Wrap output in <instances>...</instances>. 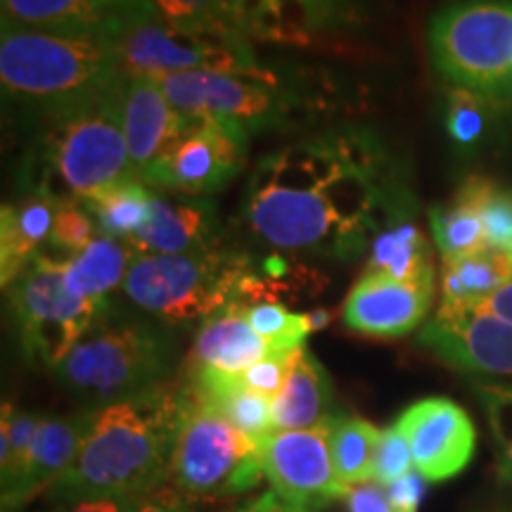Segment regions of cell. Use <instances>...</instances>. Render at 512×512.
I'll return each instance as SVG.
<instances>
[{
  "mask_svg": "<svg viewBox=\"0 0 512 512\" xmlns=\"http://www.w3.org/2000/svg\"><path fill=\"white\" fill-rule=\"evenodd\" d=\"M472 389L489 420L498 479L512 494V384L475 382Z\"/></svg>",
  "mask_w": 512,
  "mask_h": 512,
  "instance_id": "836d02e7",
  "label": "cell"
},
{
  "mask_svg": "<svg viewBox=\"0 0 512 512\" xmlns=\"http://www.w3.org/2000/svg\"><path fill=\"white\" fill-rule=\"evenodd\" d=\"M418 344L463 373L512 377V323L494 313H437L420 330Z\"/></svg>",
  "mask_w": 512,
  "mask_h": 512,
  "instance_id": "9a60e30c",
  "label": "cell"
},
{
  "mask_svg": "<svg viewBox=\"0 0 512 512\" xmlns=\"http://www.w3.org/2000/svg\"><path fill=\"white\" fill-rule=\"evenodd\" d=\"M299 349L294 354H285V356H266L264 361L254 363L249 366L245 373H240L242 382L247 387H252L254 392L268 396V399H275L280 392H283L287 375H290L294 358H297Z\"/></svg>",
  "mask_w": 512,
  "mask_h": 512,
  "instance_id": "ab89813d",
  "label": "cell"
},
{
  "mask_svg": "<svg viewBox=\"0 0 512 512\" xmlns=\"http://www.w3.org/2000/svg\"><path fill=\"white\" fill-rule=\"evenodd\" d=\"M152 197L155 195L143 181H128L102 192V195L86 204L93 211L95 221H98L100 233L128 240L150 219Z\"/></svg>",
  "mask_w": 512,
  "mask_h": 512,
  "instance_id": "1f68e13d",
  "label": "cell"
},
{
  "mask_svg": "<svg viewBox=\"0 0 512 512\" xmlns=\"http://www.w3.org/2000/svg\"><path fill=\"white\" fill-rule=\"evenodd\" d=\"M159 15L176 29L197 31V34H226L233 29L223 15L219 0H155ZM240 34V31H238Z\"/></svg>",
  "mask_w": 512,
  "mask_h": 512,
  "instance_id": "d590c367",
  "label": "cell"
},
{
  "mask_svg": "<svg viewBox=\"0 0 512 512\" xmlns=\"http://www.w3.org/2000/svg\"><path fill=\"white\" fill-rule=\"evenodd\" d=\"M505 100L491 98V95L470 91V88H448L446 93V133L456 150L470 152L479 150L489 138L491 126L496 121L498 107Z\"/></svg>",
  "mask_w": 512,
  "mask_h": 512,
  "instance_id": "4dcf8cb0",
  "label": "cell"
},
{
  "mask_svg": "<svg viewBox=\"0 0 512 512\" xmlns=\"http://www.w3.org/2000/svg\"><path fill=\"white\" fill-rule=\"evenodd\" d=\"M482 221L489 247L503 249L512 256V190L491 183L482 200Z\"/></svg>",
  "mask_w": 512,
  "mask_h": 512,
  "instance_id": "f35d334b",
  "label": "cell"
},
{
  "mask_svg": "<svg viewBox=\"0 0 512 512\" xmlns=\"http://www.w3.org/2000/svg\"><path fill=\"white\" fill-rule=\"evenodd\" d=\"M323 512H394L387 489L377 482L349 486L347 494L332 501Z\"/></svg>",
  "mask_w": 512,
  "mask_h": 512,
  "instance_id": "60d3db41",
  "label": "cell"
},
{
  "mask_svg": "<svg viewBox=\"0 0 512 512\" xmlns=\"http://www.w3.org/2000/svg\"><path fill=\"white\" fill-rule=\"evenodd\" d=\"M43 415L19 411L10 401L3 403L0 420V491H10L27 467L31 446L41 427Z\"/></svg>",
  "mask_w": 512,
  "mask_h": 512,
  "instance_id": "d6a6232c",
  "label": "cell"
},
{
  "mask_svg": "<svg viewBox=\"0 0 512 512\" xmlns=\"http://www.w3.org/2000/svg\"><path fill=\"white\" fill-rule=\"evenodd\" d=\"M10 306L27 361L50 370L110 311V304L79 297L67 285V259L48 254H38L10 287Z\"/></svg>",
  "mask_w": 512,
  "mask_h": 512,
  "instance_id": "30bf717a",
  "label": "cell"
},
{
  "mask_svg": "<svg viewBox=\"0 0 512 512\" xmlns=\"http://www.w3.org/2000/svg\"><path fill=\"white\" fill-rule=\"evenodd\" d=\"M271 354L266 339L256 335L247 320L245 304L233 302L202 323L192 342L188 370H216V373L240 375L249 366Z\"/></svg>",
  "mask_w": 512,
  "mask_h": 512,
  "instance_id": "44dd1931",
  "label": "cell"
},
{
  "mask_svg": "<svg viewBox=\"0 0 512 512\" xmlns=\"http://www.w3.org/2000/svg\"><path fill=\"white\" fill-rule=\"evenodd\" d=\"M233 29L249 41L311 46L318 31L351 19V0H219Z\"/></svg>",
  "mask_w": 512,
  "mask_h": 512,
  "instance_id": "2e32d148",
  "label": "cell"
},
{
  "mask_svg": "<svg viewBox=\"0 0 512 512\" xmlns=\"http://www.w3.org/2000/svg\"><path fill=\"white\" fill-rule=\"evenodd\" d=\"M140 512H192V508L188 501H183V498L166 494L147 498V503L140 508Z\"/></svg>",
  "mask_w": 512,
  "mask_h": 512,
  "instance_id": "f6af8a7d",
  "label": "cell"
},
{
  "mask_svg": "<svg viewBox=\"0 0 512 512\" xmlns=\"http://www.w3.org/2000/svg\"><path fill=\"white\" fill-rule=\"evenodd\" d=\"M102 36L126 76L159 79L183 72H219L275 79L273 69L256 60L249 38L238 31L197 34L176 29L159 15L155 0L107 17Z\"/></svg>",
  "mask_w": 512,
  "mask_h": 512,
  "instance_id": "8992f818",
  "label": "cell"
},
{
  "mask_svg": "<svg viewBox=\"0 0 512 512\" xmlns=\"http://www.w3.org/2000/svg\"><path fill=\"white\" fill-rule=\"evenodd\" d=\"M57 200L34 190L17 204H5L0 214V283L5 290L22 278L43 242L53 233Z\"/></svg>",
  "mask_w": 512,
  "mask_h": 512,
  "instance_id": "7402d4cb",
  "label": "cell"
},
{
  "mask_svg": "<svg viewBox=\"0 0 512 512\" xmlns=\"http://www.w3.org/2000/svg\"><path fill=\"white\" fill-rule=\"evenodd\" d=\"M408 185L375 131L337 126L259 159L242 219L278 252L354 261L389 221L413 209Z\"/></svg>",
  "mask_w": 512,
  "mask_h": 512,
  "instance_id": "6da1fadb",
  "label": "cell"
},
{
  "mask_svg": "<svg viewBox=\"0 0 512 512\" xmlns=\"http://www.w3.org/2000/svg\"><path fill=\"white\" fill-rule=\"evenodd\" d=\"M247 152L245 126L209 114L188 117L181 138L147 171L143 183L183 197L214 195L245 169Z\"/></svg>",
  "mask_w": 512,
  "mask_h": 512,
  "instance_id": "8fae6325",
  "label": "cell"
},
{
  "mask_svg": "<svg viewBox=\"0 0 512 512\" xmlns=\"http://www.w3.org/2000/svg\"><path fill=\"white\" fill-rule=\"evenodd\" d=\"M430 57L458 88L512 95V0H458L432 17Z\"/></svg>",
  "mask_w": 512,
  "mask_h": 512,
  "instance_id": "ba28073f",
  "label": "cell"
},
{
  "mask_svg": "<svg viewBox=\"0 0 512 512\" xmlns=\"http://www.w3.org/2000/svg\"><path fill=\"white\" fill-rule=\"evenodd\" d=\"M247 320L252 323L256 335L266 339L273 356L294 354L304 347L311 335V325L306 313H294L278 302H254L245 304Z\"/></svg>",
  "mask_w": 512,
  "mask_h": 512,
  "instance_id": "e575fe53",
  "label": "cell"
},
{
  "mask_svg": "<svg viewBox=\"0 0 512 512\" xmlns=\"http://www.w3.org/2000/svg\"><path fill=\"white\" fill-rule=\"evenodd\" d=\"M185 384L197 401L219 413L254 444L273 434V399L247 387L240 375L216 373V370H188Z\"/></svg>",
  "mask_w": 512,
  "mask_h": 512,
  "instance_id": "603a6c76",
  "label": "cell"
},
{
  "mask_svg": "<svg viewBox=\"0 0 512 512\" xmlns=\"http://www.w3.org/2000/svg\"><path fill=\"white\" fill-rule=\"evenodd\" d=\"M230 512H290V510H287L285 505L275 498L273 491H266V494L249 498L247 503L238 505V508L230 510Z\"/></svg>",
  "mask_w": 512,
  "mask_h": 512,
  "instance_id": "bcb514c9",
  "label": "cell"
},
{
  "mask_svg": "<svg viewBox=\"0 0 512 512\" xmlns=\"http://www.w3.org/2000/svg\"><path fill=\"white\" fill-rule=\"evenodd\" d=\"M512 278V256L486 247L465 259L444 264L441 271V316L477 311Z\"/></svg>",
  "mask_w": 512,
  "mask_h": 512,
  "instance_id": "4316f807",
  "label": "cell"
},
{
  "mask_svg": "<svg viewBox=\"0 0 512 512\" xmlns=\"http://www.w3.org/2000/svg\"><path fill=\"white\" fill-rule=\"evenodd\" d=\"M425 482L427 479L420 472H411L399 482L387 486V498L394 512H418L422 496H425Z\"/></svg>",
  "mask_w": 512,
  "mask_h": 512,
  "instance_id": "7bdbcfd3",
  "label": "cell"
},
{
  "mask_svg": "<svg viewBox=\"0 0 512 512\" xmlns=\"http://www.w3.org/2000/svg\"><path fill=\"white\" fill-rule=\"evenodd\" d=\"M415 470L411 448L408 441L399 432V427H384L380 432V441H377L375 451V465H373V482L382 484L384 489L399 482L406 475Z\"/></svg>",
  "mask_w": 512,
  "mask_h": 512,
  "instance_id": "74e56055",
  "label": "cell"
},
{
  "mask_svg": "<svg viewBox=\"0 0 512 512\" xmlns=\"http://www.w3.org/2000/svg\"><path fill=\"white\" fill-rule=\"evenodd\" d=\"M188 403L185 384H162L98 408L76 463L46 491L53 503L93 496H157L169 482Z\"/></svg>",
  "mask_w": 512,
  "mask_h": 512,
  "instance_id": "7a4b0ae2",
  "label": "cell"
},
{
  "mask_svg": "<svg viewBox=\"0 0 512 512\" xmlns=\"http://www.w3.org/2000/svg\"><path fill=\"white\" fill-rule=\"evenodd\" d=\"M100 235L98 221L86 202L64 200L57 202L53 233H50V245L62 249L64 254H79Z\"/></svg>",
  "mask_w": 512,
  "mask_h": 512,
  "instance_id": "8d00e7d4",
  "label": "cell"
},
{
  "mask_svg": "<svg viewBox=\"0 0 512 512\" xmlns=\"http://www.w3.org/2000/svg\"><path fill=\"white\" fill-rule=\"evenodd\" d=\"M479 311L494 313V316L512 323V278Z\"/></svg>",
  "mask_w": 512,
  "mask_h": 512,
  "instance_id": "ee69618b",
  "label": "cell"
},
{
  "mask_svg": "<svg viewBox=\"0 0 512 512\" xmlns=\"http://www.w3.org/2000/svg\"><path fill=\"white\" fill-rule=\"evenodd\" d=\"M98 408L57 418L48 415L38 427L34 446H31L27 467L10 491L3 494V512H19L36 496L46 494L57 479L79 458L88 434L93 430Z\"/></svg>",
  "mask_w": 512,
  "mask_h": 512,
  "instance_id": "d6986e66",
  "label": "cell"
},
{
  "mask_svg": "<svg viewBox=\"0 0 512 512\" xmlns=\"http://www.w3.org/2000/svg\"><path fill=\"white\" fill-rule=\"evenodd\" d=\"M145 503L147 498L143 496H93L55 503L50 512H140Z\"/></svg>",
  "mask_w": 512,
  "mask_h": 512,
  "instance_id": "b9f144b4",
  "label": "cell"
},
{
  "mask_svg": "<svg viewBox=\"0 0 512 512\" xmlns=\"http://www.w3.org/2000/svg\"><path fill=\"white\" fill-rule=\"evenodd\" d=\"M434 297V278L401 283L361 275L342 306L344 325L363 337L399 339L425 323Z\"/></svg>",
  "mask_w": 512,
  "mask_h": 512,
  "instance_id": "e0dca14e",
  "label": "cell"
},
{
  "mask_svg": "<svg viewBox=\"0 0 512 512\" xmlns=\"http://www.w3.org/2000/svg\"><path fill=\"white\" fill-rule=\"evenodd\" d=\"M121 119L138 181H143L147 171L176 145L188 121L171 105L162 86L147 76L126 79L121 93Z\"/></svg>",
  "mask_w": 512,
  "mask_h": 512,
  "instance_id": "ac0fdd59",
  "label": "cell"
},
{
  "mask_svg": "<svg viewBox=\"0 0 512 512\" xmlns=\"http://www.w3.org/2000/svg\"><path fill=\"white\" fill-rule=\"evenodd\" d=\"M171 105L188 117L230 119L249 133L285 124L297 110V100L275 79L233 76L219 72H183L155 79Z\"/></svg>",
  "mask_w": 512,
  "mask_h": 512,
  "instance_id": "7c38bea8",
  "label": "cell"
},
{
  "mask_svg": "<svg viewBox=\"0 0 512 512\" xmlns=\"http://www.w3.org/2000/svg\"><path fill=\"white\" fill-rule=\"evenodd\" d=\"M261 479L266 477L261 470L259 444L197 401L188 389L169 475L174 496L188 503H216L247 494L261 484Z\"/></svg>",
  "mask_w": 512,
  "mask_h": 512,
  "instance_id": "9c48e42d",
  "label": "cell"
},
{
  "mask_svg": "<svg viewBox=\"0 0 512 512\" xmlns=\"http://www.w3.org/2000/svg\"><path fill=\"white\" fill-rule=\"evenodd\" d=\"M489 178L470 176L453 200L430 211L434 242L444 264L465 259L489 247L482 221V200L491 188Z\"/></svg>",
  "mask_w": 512,
  "mask_h": 512,
  "instance_id": "484cf974",
  "label": "cell"
},
{
  "mask_svg": "<svg viewBox=\"0 0 512 512\" xmlns=\"http://www.w3.org/2000/svg\"><path fill=\"white\" fill-rule=\"evenodd\" d=\"M335 418L332 382L309 349H299L283 392L273 399V432L316 430Z\"/></svg>",
  "mask_w": 512,
  "mask_h": 512,
  "instance_id": "cb8c5ba5",
  "label": "cell"
},
{
  "mask_svg": "<svg viewBox=\"0 0 512 512\" xmlns=\"http://www.w3.org/2000/svg\"><path fill=\"white\" fill-rule=\"evenodd\" d=\"M219 214L204 197H152V211L145 226L126 242L133 254H188L214 245Z\"/></svg>",
  "mask_w": 512,
  "mask_h": 512,
  "instance_id": "ffe728a7",
  "label": "cell"
},
{
  "mask_svg": "<svg viewBox=\"0 0 512 512\" xmlns=\"http://www.w3.org/2000/svg\"><path fill=\"white\" fill-rule=\"evenodd\" d=\"M124 79L126 74L102 34H60L3 24V91L38 117H60L114 91Z\"/></svg>",
  "mask_w": 512,
  "mask_h": 512,
  "instance_id": "3957f363",
  "label": "cell"
},
{
  "mask_svg": "<svg viewBox=\"0 0 512 512\" xmlns=\"http://www.w3.org/2000/svg\"><path fill=\"white\" fill-rule=\"evenodd\" d=\"M95 8L100 10L102 17H112L117 15V12H124V10H131L136 8V5H143L147 0H91Z\"/></svg>",
  "mask_w": 512,
  "mask_h": 512,
  "instance_id": "7dc6e473",
  "label": "cell"
},
{
  "mask_svg": "<svg viewBox=\"0 0 512 512\" xmlns=\"http://www.w3.org/2000/svg\"><path fill=\"white\" fill-rule=\"evenodd\" d=\"M306 318H309L311 332H316V330L328 328V323L332 320V313L328 309H313L311 313H306Z\"/></svg>",
  "mask_w": 512,
  "mask_h": 512,
  "instance_id": "c3c4849f",
  "label": "cell"
},
{
  "mask_svg": "<svg viewBox=\"0 0 512 512\" xmlns=\"http://www.w3.org/2000/svg\"><path fill=\"white\" fill-rule=\"evenodd\" d=\"M174 361V337L162 325L107 311L53 373L88 408H105L162 387Z\"/></svg>",
  "mask_w": 512,
  "mask_h": 512,
  "instance_id": "277c9868",
  "label": "cell"
},
{
  "mask_svg": "<svg viewBox=\"0 0 512 512\" xmlns=\"http://www.w3.org/2000/svg\"><path fill=\"white\" fill-rule=\"evenodd\" d=\"M361 275H377L401 283L434 278L432 247L415 219V207L403 211L375 235Z\"/></svg>",
  "mask_w": 512,
  "mask_h": 512,
  "instance_id": "d4e9b609",
  "label": "cell"
},
{
  "mask_svg": "<svg viewBox=\"0 0 512 512\" xmlns=\"http://www.w3.org/2000/svg\"><path fill=\"white\" fill-rule=\"evenodd\" d=\"M124 83L60 117L46 119L41 157L48 181L34 190L48 192L57 202H91L121 183L138 181L121 119Z\"/></svg>",
  "mask_w": 512,
  "mask_h": 512,
  "instance_id": "5b68a950",
  "label": "cell"
},
{
  "mask_svg": "<svg viewBox=\"0 0 512 512\" xmlns=\"http://www.w3.org/2000/svg\"><path fill=\"white\" fill-rule=\"evenodd\" d=\"M133 259L136 254L126 240L100 233L86 249L67 259V285L79 297L107 304L110 292L124 285Z\"/></svg>",
  "mask_w": 512,
  "mask_h": 512,
  "instance_id": "83f0119b",
  "label": "cell"
},
{
  "mask_svg": "<svg viewBox=\"0 0 512 512\" xmlns=\"http://www.w3.org/2000/svg\"><path fill=\"white\" fill-rule=\"evenodd\" d=\"M411 448L415 472L427 482H446L460 475L477 448L470 415L444 396L415 401L394 422Z\"/></svg>",
  "mask_w": 512,
  "mask_h": 512,
  "instance_id": "5bb4252c",
  "label": "cell"
},
{
  "mask_svg": "<svg viewBox=\"0 0 512 512\" xmlns=\"http://www.w3.org/2000/svg\"><path fill=\"white\" fill-rule=\"evenodd\" d=\"M249 259L214 245L188 254H143L133 259L121 292L136 309L159 323L207 320L238 302Z\"/></svg>",
  "mask_w": 512,
  "mask_h": 512,
  "instance_id": "52a82bcc",
  "label": "cell"
},
{
  "mask_svg": "<svg viewBox=\"0 0 512 512\" xmlns=\"http://www.w3.org/2000/svg\"><path fill=\"white\" fill-rule=\"evenodd\" d=\"M3 24L60 34H102L105 17L91 0H0Z\"/></svg>",
  "mask_w": 512,
  "mask_h": 512,
  "instance_id": "f1b7e54d",
  "label": "cell"
},
{
  "mask_svg": "<svg viewBox=\"0 0 512 512\" xmlns=\"http://www.w3.org/2000/svg\"><path fill=\"white\" fill-rule=\"evenodd\" d=\"M259 460L275 498L290 512H323L349 489L332 465L328 425L268 434L259 441Z\"/></svg>",
  "mask_w": 512,
  "mask_h": 512,
  "instance_id": "4fadbf2b",
  "label": "cell"
},
{
  "mask_svg": "<svg viewBox=\"0 0 512 512\" xmlns=\"http://www.w3.org/2000/svg\"><path fill=\"white\" fill-rule=\"evenodd\" d=\"M380 432L358 415H335L328 422V444L339 482L358 486L373 482V465Z\"/></svg>",
  "mask_w": 512,
  "mask_h": 512,
  "instance_id": "f546056e",
  "label": "cell"
}]
</instances>
